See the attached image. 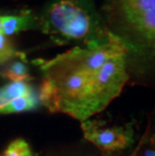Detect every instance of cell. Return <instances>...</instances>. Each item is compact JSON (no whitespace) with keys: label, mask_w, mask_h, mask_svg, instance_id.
I'll list each match as a JSON object with an SVG mask.
<instances>
[{"label":"cell","mask_w":155,"mask_h":156,"mask_svg":"<svg viewBox=\"0 0 155 156\" xmlns=\"http://www.w3.org/2000/svg\"><path fill=\"white\" fill-rule=\"evenodd\" d=\"M34 28L39 29V20L28 11L19 15L3 16L1 32L5 35H12L20 31Z\"/></svg>","instance_id":"obj_5"},{"label":"cell","mask_w":155,"mask_h":156,"mask_svg":"<svg viewBox=\"0 0 155 156\" xmlns=\"http://www.w3.org/2000/svg\"><path fill=\"white\" fill-rule=\"evenodd\" d=\"M4 156H32L31 149L23 139H16L5 149Z\"/></svg>","instance_id":"obj_10"},{"label":"cell","mask_w":155,"mask_h":156,"mask_svg":"<svg viewBox=\"0 0 155 156\" xmlns=\"http://www.w3.org/2000/svg\"><path fill=\"white\" fill-rule=\"evenodd\" d=\"M131 156H155V116L150 115L146 132Z\"/></svg>","instance_id":"obj_7"},{"label":"cell","mask_w":155,"mask_h":156,"mask_svg":"<svg viewBox=\"0 0 155 156\" xmlns=\"http://www.w3.org/2000/svg\"><path fill=\"white\" fill-rule=\"evenodd\" d=\"M2 23H3V16H0V32L2 29Z\"/></svg>","instance_id":"obj_12"},{"label":"cell","mask_w":155,"mask_h":156,"mask_svg":"<svg viewBox=\"0 0 155 156\" xmlns=\"http://www.w3.org/2000/svg\"><path fill=\"white\" fill-rule=\"evenodd\" d=\"M32 93L30 85L26 82H11L0 88V114L14 99Z\"/></svg>","instance_id":"obj_6"},{"label":"cell","mask_w":155,"mask_h":156,"mask_svg":"<svg viewBox=\"0 0 155 156\" xmlns=\"http://www.w3.org/2000/svg\"><path fill=\"white\" fill-rule=\"evenodd\" d=\"M38 105V100L32 92L30 94L21 96L11 101L6 107L3 109L1 114H11V113H20L35 109Z\"/></svg>","instance_id":"obj_8"},{"label":"cell","mask_w":155,"mask_h":156,"mask_svg":"<svg viewBox=\"0 0 155 156\" xmlns=\"http://www.w3.org/2000/svg\"><path fill=\"white\" fill-rule=\"evenodd\" d=\"M128 81L125 55L109 59L96 73L94 79V106L96 113L102 111L122 91Z\"/></svg>","instance_id":"obj_3"},{"label":"cell","mask_w":155,"mask_h":156,"mask_svg":"<svg viewBox=\"0 0 155 156\" xmlns=\"http://www.w3.org/2000/svg\"><path fill=\"white\" fill-rule=\"evenodd\" d=\"M17 55L13 48L11 41L6 37L5 34L0 32V64L5 62Z\"/></svg>","instance_id":"obj_11"},{"label":"cell","mask_w":155,"mask_h":156,"mask_svg":"<svg viewBox=\"0 0 155 156\" xmlns=\"http://www.w3.org/2000/svg\"><path fill=\"white\" fill-rule=\"evenodd\" d=\"M38 20L39 29L58 44L82 41L90 46L110 34L93 0H55L45 6Z\"/></svg>","instance_id":"obj_1"},{"label":"cell","mask_w":155,"mask_h":156,"mask_svg":"<svg viewBox=\"0 0 155 156\" xmlns=\"http://www.w3.org/2000/svg\"><path fill=\"white\" fill-rule=\"evenodd\" d=\"M82 129L86 139L106 152L124 149L133 141V132L129 126H109L104 121L90 120L82 123Z\"/></svg>","instance_id":"obj_4"},{"label":"cell","mask_w":155,"mask_h":156,"mask_svg":"<svg viewBox=\"0 0 155 156\" xmlns=\"http://www.w3.org/2000/svg\"><path fill=\"white\" fill-rule=\"evenodd\" d=\"M2 75L12 82H26L30 79L28 68L24 62H14L2 73Z\"/></svg>","instance_id":"obj_9"},{"label":"cell","mask_w":155,"mask_h":156,"mask_svg":"<svg viewBox=\"0 0 155 156\" xmlns=\"http://www.w3.org/2000/svg\"><path fill=\"white\" fill-rule=\"evenodd\" d=\"M109 31L128 48L155 55V0H105Z\"/></svg>","instance_id":"obj_2"}]
</instances>
